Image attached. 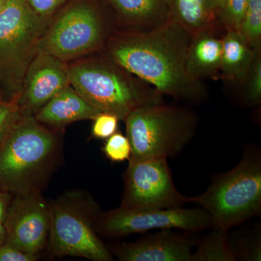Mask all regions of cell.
I'll return each mask as SVG.
<instances>
[{"mask_svg": "<svg viewBox=\"0 0 261 261\" xmlns=\"http://www.w3.org/2000/svg\"><path fill=\"white\" fill-rule=\"evenodd\" d=\"M22 116L16 101L0 99V141Z\"/></svg>", "mask_w": 261, "mask_h": 261, "instance_id": "obj_26", "label": "cell"}, {"mask_svg": "<svg viewBox=\"0 0 261 261\" xmlns=\"http://www.w3.org/2000/svg\"><path fill=\"white\" fill-rule=\"evenodd\" d=\"M213 227L210 215L202 207L134 211L119 207L102 211L96 221L99 236L123 238L151 230L179 229L197 233Z\"/></svg>", "mask_w": 261, "mask_h": 261, "instance_id": "obj_9", "label": "cell"}, {"mask_svg": "<svg viewBox=\"0 0 261 261\" xmlns=\"http://www.w3.org/2000/svg\"><path fill=\"white\" fill-rule=\"evenodd\" d=\"M7 243L32 255L47 248L50 233L49 201L42 192L13 195L4 221Z\"/></svg>", "mask_w": 261, "mask_h": 261, "instance_id": "obj_11", "label": "cell"}, {"mask_svg": "<svg viewBox=\"0 0 261 261\" xmlns=\"http://www.w3.org/2000/svg\"><path fill=\"white\" fill-rule=\"evenodd\" d=\"M238 32L252 49L261 48V0H249Z\"/></svg>", "mask_w": 261, "mask_h": 261, "instance_id": "obj_21", "label": "cell"}, {"mask_svg": "<svg viewBox=\"0 0 261 261\" xmlns=\"http://www.w3.org/2000/svg\"><path fill=\"white\" fill-rule=\"evenodd\" d=\"M244 102L248 106H260L261 102V48L255 49L250 69L243 84Z\"/></svg>", "mask_w": 261, "mask_h": 261, "instance_id": "obj_22", "label": "cell"}, {"mask_svg": "<svg viewBox=\"0 0 261 261\" xmlns=\"http://www.w3.org/2000/svg\"><path fill=\"white\" fill-rule=\"evenodd\" d=\"M70 85L101 112L123 121L144 106L163 102L154 87L128 73L110 58H95L68 66Z\"/></svg>", "mask_w": 261, "mask_h": 261, "instance_id": "obj_3", "label": "cell"}, {"mask_svg": "<svg viewBox=\"0 0 261 261\" xmlns=\"http://www.w3.org/2000/svg\"><path fill=\"white\" fill-rule=\"evenodd\" d=\"M100 112L70 85L51 98L34 117L49 128H60L73 122L93 120Z\"/></svg>", "mask_w": 261, "mask_h": 261, "instance_id": "obj_14", "label": "cell"}, {"mask_svg": "<svg viewBox=\"0 0 261 261\" xmlns=\"http://www.w3.org/2000/svg\"><path fill=\"white\" fill-rule=\"evenodd\" d=\"M132 159L175 158L195 137L199 118L192 110L163 103L136 109L123 120Z\"/></svg>", "mask_w": 261, "mask_h": 261, "instance_id": "obj_5", "label": "cell"}, {"mask_svg": "<svg viewBox=\"0 0 261 261\" xmlns=\"http://www.w3.org/2000/svg\"><path fill=\"white\" fill-rule=\"evenodd\" d=\"M221 40L220 77L228 82L243 84L251 65L255 49L249 47L236 31H226Z\"/></svg>", "mask_w": 261, "mask_h": 261, "instance_id": "obj_18", "label": "cell"}, {"mask_svg": "<svg viewBox=\"0 0 261 261\" xmlns=\"http://www.w3.org/2000/svg\"><path fill=\"white\" fill-rule=\"evenodd\" d=\"M51 214L49 247L57 257H84L112 261L113 256L96 231L100 207L87 192L73 190L49 201Z\"/></svg>", "mask_w": 261, "mask_h": 261, "instance_id": "obj_6", "label": "cell"}, {"mask_svg": "<svg viewBox=\"0 0 261 261\" xmlns=\"http://www.w3.org/2000/svg\"><path fill=\"white\" fill-rule=\"evenodd\" d=\"M47 28L25 0H8L0 11V91L16 101L24 76Z\"/></svg>", "mask_w": 261, "mask_h": 261, "instance_id": "obj_7", "label": "cell"}, {"mask_svg": "<svg viewBox=\"0 0 261 261\" xmlns=\"http://www.w3.org/2000/svg\"><path fill=\"white\" fill-rule=\"evenodd\" d=\"M228 240L235 260H261L260 224L234 231Z\"/></svg>", "mask_w": 261, "mask_h": 261, "instance_id": "obj_20", "label": "cell"}, {"mask_svg": "<svg viewBox=\"0 0 261 261\" xmlns=\"http://www.w3.org/2000/svg\"><path fill=\"white\" fill-rule=\"evenodd\" d=\"M13 195L0 190V222H4Z\"/></svg>", "mask_w": 261, "mask_h": 261, "instance_id": "obj_29", "label": "cell"}, {"mask_svg": "<svg viewBox=\"0 0 261 261\" xmlns=\"http://www.w3.org/2000/svg\"><path fill=\"white\" fill-rule=\"evenodd\" d=\"M170 18L194 36L205 31L216 32L219 28L216 13L206 0H166Z\"/></svg>", "mask_w": 261, "mask_h": 261, "instance_id": "obj_17", "label": "cell"}, {"mask_svg": "<svg viewBox=\"0 0 261 261\" xmlns=\"http://www.w3.org/2000/svg\"><path fill=\"white\" fill-rule=\"evenodd\" d=\"M39 258V255L24 252L7 242L0 245V261H36Z\"/></svg>", "mask_w": 261, "mask_h": 261, "instance_id": "obj_27", "label": "cell"}, {"mask_svg": "<svg viewBox=\"0 0 261 261\" xmlns=\"http://www.w3.org/2000/svg\"><path fill=\"white\" fill-rule=\"evenodd\" d=\"M32 11L45 20L65 0H25Z\"/></svg>", "mask_w": 261, "mask_h": 261, "instance_id": "obj_28", "label": "cell"}, {"mask_svg": "<svg viewBox=\"0 0 261 261\" xmlns=\"http://www.w3.org/2000/svg\"><path fill=\"white\" fill-rule=\"evenodd\" d=\"M187 203H191V197L182 195L175 187L167 159L128 160L120 207L148 211L176 208Z\"/></svg>", "mask_w": 261, "mask_h": 261, "instance_id": "obj_8", "label": "cell"}, {"mask_svg": "<svg viewBox=\"0 0 261 261\" xmlns=\"http://www.w3.org/2000/svg\"><path fill=\"white\" fill-rule=\"evenodd\" d=\"M6 241V231L4 222H0V245Z\"/></svg>", "mask_w": 261, "mask_h": 261, "instance_id": "obj_31", "label": "cell"}, {"mask_svg": "<svg viewBox=\"0 0 261 261\" xmlns=\"http://www.w3.org/2000/svg\"><path fill=\"white\" fill-rule=\"evenodd\" d=\"M106 37V25L97 10L90 5L78 4L46 29L38 50L66 62L99 49Z\"/></svg>", "mask_w": 261, "mask_h": 261, "instance_id": "obj_10", "label": "cell"}, {"mask_svg": "<svg viewBox=\"0 0 261 261\" xmlns=\"http://www.w3.org/2000/svg\"><path fill=\"white\" fill-rule=\"evenodd\" d=\"M209 7L214 10L215 13L218 11L219 9L220 6L222 4L223 0H206Z\"/></svg>", "mask_w": 261, "mask_h": 261, "instance_id": "obj_30", "label": "cell"}, {"mask_svg": "<svg viewBox=\"0 0 261 261\" xmlns=\"http://www.w3.org/2000/svg\"><path fill=\"white\" fill-rule=\"evenodd\" d=\"M92 137L99 140H107L118 132L120 119L113 113L100 112L93 120Z\"/></svg>", "mask_w": 261, "mask_h": 261, "instance_id": "obj_25", "label": "cell"}, {"mask_svg": "<svg viewBox=\"0 0 261 261\" xmlns=\"http://www.w3.org/2000/svg\"><path fill=\"white\" fill-rule=\"evenodd\" d=\"M191 203L210 215L213 227L228 231L261 214V149L247 146L238 164L213 176L211 185Z\"/></svg>", "mask_w": 261, "mask_h": 261, "instance_id": "obj_4", "label": "cell"}, {"mask_svg": "<svg viewBox=\"0 0 261 261\" xmlns=\"http://www.w3.org/2000/svg\"><path fill=\"white\" fill-rule=\"evenodd\" d=\"M70 86L65 62L38 50L24 76L16 103L23 116H34L47 102Z\"/></svg>", "mask_w": 261, "mask_h": 261, "instance_id": "obj_12", "label": "cell"}, {"mask_svg": "<svg viewBox=\"0 0 261 261\" xmlns=\"http://www.w3.org/2000/svg\"><path fill=\"white\" fill-rule=\"evenodd\" d=\"M128 32H145L171 19L166 0H110Z\"/></svg>", "mask_w": 261, "mask_h": 261, "instance_id": "obj_16", "label": "cell"}, {"mask_svg": "<svg viewBox=\"0 0 261 261\" xmlns=\"http://www.w3.org/2000/svg\"><path fill=\"white\" fill-rule=\"evenodd\" d=\"M190 232L161 230L132 243L108 246L121 261H191L197 239Z\"/></svg>", "mask_w": 261, "mask_h": 261, "instance_id": "obj_13", "label": "cell"}, {"mask_svg": "<svg viewBox=\"0 0 261 261\" xmlns=\"http://www.w3.org/2000/svg\"><path fill=\"white\" fill-rule=\"evenodd\" d=\"M192 37L170 19L145 32L118 33L108 41L106 54L163 96L199 104L206 100L208 92L202 82L187 71Z\"/></svg>", "mask_w": 261, "mask_h": 261, "instance_id": "obj_1", "label": "cell"}, {"mask_svg": "<svg viewBox=\"0 0 261 261\" xmlns=\"http://www.w3.org/2000/svg\"><path fill=\"white\" fill-rule=\"evenodd\" d=\"M59 136L34 116H22L0 141V190L41 192L61 161Z\"/></svg>", "mask_w": 261, "mask_h": 261, "instance_id": "obj_2", "label": "cell"}, {"mask_svg": "<svg viewBox=\"0 0 261 261\" xmlns=\"http://www.w3.org/2000/svg\"><path fill=\"white\" fill-rule=\"evenodd\" d=\"M8 0H0V11L3 9Z\"/></svg>", "mask_w": 261, "mask_h": 261, "instance_id": "obj_32", "label": "cell"}, {"mask_svg": "<svg viewBox=\"0 0 261 261\" xmlns=\"http://www.w3.org/2000/svg\"><path fill=\"white\" fill-rule=\"evenodd\" d=\"M102 151L105 156L113 163L128 161L132 156V147L128 137L118 132L106 140Z\"/></svg>", "mask_w": 261, "mask_h": 261, "instance_id": "obj_24", "label": "cell"}, {"mask_svg": "<svg viewBox=\"0 0 261 261\" xmlns=\"http://www.w3.org/2000/svg\"><path fill=\"white\" fill-rule=\"evenodd\" d=\"M211 228L210 233L197 240L191 261H236L228 240V231Z\"/></svg>", "mask_w": 261, "mask_h": 261, "instance_id": "obj_19", "label": "cell"}, {"mask_svg": "<svg viewBox=\"0 0 261 261\" xmlns=\"http://www.w3.org/2000/svg\"><path fill=\"white\" fill-rule=\"evenodd\" d=\"M0 99H5L3 97V94H2L1 91H0Z\"/></svg>", "mask_w": 261, "mask_h": 261, "instance_id": "obj_33", "label": "cell"}, {"mask_svg": "<svg viewBox=\"0 0 261 261\" xmlns=\"http://www.w3.org/2000/svg\"><path fill=\"white\" fill-rule=\"evenodd\" d=\"M216 32L205 31L192 36L187 49V71L201 82L220 77L222 40L216 36Z\"/></svg>", "mask_w": 261, "mask_h": 261, "instance_id": "obj_15", "label": "cell"}, {"mask_svg": "<svg viewBox=\"0 0 261 261\" xmlns=\"http://www.w3.org/2000/svg\"><path fill=\"white\" fill-rule=\"evenodd\" d=\"M249 0H223L222 4L216 12L219 27L226 31L238 32L245 14Z\"/></svg>", "mask_w": 261, "mask_h": 261, "instance_id": "obj_23", "label": "cell"}]
</instances>
